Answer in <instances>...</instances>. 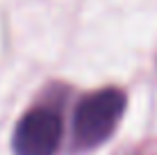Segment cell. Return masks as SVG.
Returning <instances> with one entry per match:
<instances>
[{
  "instance_id": "cell-1",
  "label": "cell",
  "mask_w": 157,
  "mask_h": 155,
  "mask_svg": "<svg viewBox=\"0 0 157 155\" xmlns=\"http://www.w3.org/2000/svg\"><path fill=\"white\" fill-rule=\"evenodd\" d=\"M125 112V94L121 89L107 87L89 94L80 100L73 116L75 144L82 148H94L114 132L116 123Z\"/></svg>"
},
{
  "instance_id": "cell-2",
  "label": "cell",
  "mask_w": 157,
  "mask_h": 155,
  "mask_svg": "<svg viewBox=\"0 0 157 155\" xmlns=\"http://www.w3.org/2000/svg\"><path fill=\"white\" fill-rule=\"evenodd\" d=\"M62 141V119L50 107H34L14 130L16 155H55Z\"/></svg>"
}]
</instances>
